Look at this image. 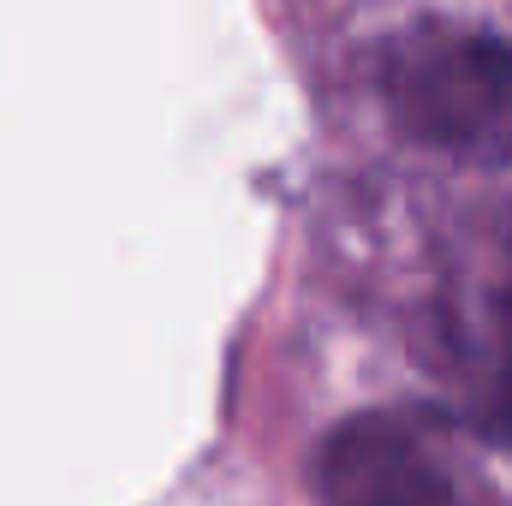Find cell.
<instances>
[{
  "label": "cell",
  "mask_w": 512,
  "mask_h": 506,
  "mask_svg": "<svg viewBox=\"0 0 512 506\" xmlns=\"http://www.w3.org/2000/svg\"><path fill=\"white\" fill-rule=\"evenodd\" d=\"M328 506H453L447 477L429 465L399 417H352L322 447Z\"/></svg>",
  "instance_id": "6da1fadb"
},
{
  "label": "cell",
  "mask_w": 512,
  "mask_h": 506,
  "mask_svg": "<svg viewBox=\"0 0 512 506\" xmlns=\"http://www.w3.org/2000/svg\"><path fill=\"white\" fill-rule=\"evenodd\" d=\"M399 108L429 137H465L512 108V48L495 36H453L411 60Z\"/></svg>",
  "instance_id": "7a4b0ae2"
},
{
  "label": "cell",
  "mask_w": 512,
  "mask_h": 506,
  "mask_svg": "<svg viewBox=\"0 0 512 506\" xmlns=\"http://www.w3.org/2000/svg\"><path fill=\"white\" fill-rule=\"evenodd\" d=\"M507 340H512V304H507ZM507 417H512V352H507Z\"/></svg>",
  "instance_id": "3957f363"
}]
</instances>
